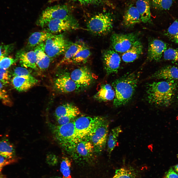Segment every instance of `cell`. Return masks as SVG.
I'll return each mask as SVG.
<instances>
[{
	"mask_svg": "<svg viewBox=\"0 0 178 178\" xmlns=\"http://www.w3.org/2000/svg\"><path fill=\"white\" fill-rule=\"evenodd\" d=\"M12 44L0 45V58L7 56L13 49Z\"/></svg>",
	"mask_w": 178,
	"mask_h": 178,
	"instance_id": "74e56055",
	"label": "cell"
},
{
	"mask_svg": "<svg viewBox=\"0 0 178 178\" xmlns=\"http://www.w3.org/2000/svg\"><path fill=\"white\" fill-rule=\"evenodd\" d=\"M46 161L48 164L52 166L55 165L58 162V158L56 156L51 154L48 155L46 158Z\"/></svg>",
	"mask_w": 178,
	"mask_h": 178,
	"instance_id": "60d3db41",
	"label": "cell"
},
{
	"mask_svg": "<svg viewBox=\"0 0 178 178\" xmlns=\"http://www.w3.org/2000/svg\"></svg>",
	"mask_w": 178,
	"mask_h": 178,
	"instance_id": "c3c4849f",
	"label": "cell"
},
{
	"mask_svg": "<svg viewBox=\"0 0 178 178\" xmlns=\"http://www.w3.org/2000/svg\"><path fill=\"white\" fill-rule=\"evenodd\" d=\"M139 76V73H128L112 83L115 92L113 102L115 107L124 105L130 101L137 87Z\"/></svg>",
	"mask_w": 178,
	"mask_h": 178,
	"instance_id": "7a4b0ae2",
	"label": "cell"
},
{
	"mask_svg": "<svg viewBox=\"0 0 178 178\" xmlns=\"http://www.w3.org/2000/svg\"><path fill=\"white\" fill-rule=\"evenodd\" d=\"M165 35L171 41L178 44V21H175L169 26Z\"/></svg>",
	"mask_w": 178,
	"mask_h": 178,
	"instance_id": "f546056e",
	"label": "cell"
},
{
	"mask_svg": "<svg viewBox=\"0 0 178 178\" xmlns=\"http://www.w3.org/2000/svg\"><path fill=\"white\" fill-rule=\"evenodd\" d=\"M174 167L175 171L178 173V164L175 165Z\"/></svg>",
	"mask_w": 178,
	"mask_h": 178,
	"instance_id": "f6af8a7d",
	"label": "cell"
},
{
	"mask_svg": "<svg viewBox=\"0 0 178 178\" xmlns=\"http://www.w3.org/2000/svg\"><path fill=\"white\" fill-rule=\"evenodd\" d=\"M167 48L166 44L162 41L157 39L151 40L148 44V59L150 61H159L163 53Z\"/></svg>",
	"mask_w": 178,
	"mask_h": 178,
	"instance_id": "4fadbf2b",
	"label": "cell"
},
{
	"mask_svg": "<svg viewBox=\"0 0 178 178\" xmlns=\"http://www.w3.org/2000/svg\"><path fill=\"white\" fill-rule=\"evenodd\" d=\"M104 67L108 75L117 73L119 68L121 58L117 52L114 50H105L102 55Z\"/></svg>",
	"mask_w": 178,
	"mask_h": 178,
	"instance_id": "8fae6325",
	"label": "cell"
},
{
	"mask_svg": "<svg viewBox=\"0 0 178 178\" xmlns=\"http://www.w3.org/2000/svg\"><path fill=\"white\" fill-rule=\"evenodd\" d=\"M115 96L114 91L111 86L109 84H105L101 86L94 97L99 101H107L114 99Z\"/></svg>",
	"mask_w": 178,
	"mask_h": 178,
	"instance_id": "cb8c5ba5",
	"label": "cell"
},
{
	"mask_svg": "<svg viewBox=\"0 0 178 178\" xmlns=\"http://www.w3.org/2000/svg\"><path fill=\"white\" fill-rule=\"evenodd\" d=\"M34 50L37 66L41 70H45L48 67L51 59L45 52L44 42L35 47Z\"/></svg>",
	"mask_w": 178,
	"mask_h": 178,
	"instance_id": "ac0fdd59",
	"label": "cell"
},
{
	"mask_svg": "<svg viewBox=\"0 0 178 178\" xmlns=\"http://www.w3.org/2000/svg\"><path fill=\"white\" fill-rule=\"evenodd\" d=\"M153 6L156 9L167 10L171 7L173 0H152Z\"/></svg>",
	"mask_w": 178,
	"mask_h": 178,
	"instance_id": "d6a6232c",
	"label": "cell"
},
{
	"mask_svg": "<svg viewBox=\"0 0 178 178\" xmlns=\"http://www.w3.org/2000/svg\"><path fill=\"white\" fill-rule=\"evenodd\" d=\"M138 36L135 33H114L111 37V46L116 52L123 53L129 50L138 40Z\"/></svg>",
	"mask_w": 178,
	"mask_h": 178,
	"instance_id": "30bf717a",
	"label": "cell"
},
{
	"mask_svg": "<svg viewBox=\"0 0 178 178\" xmlns=\"http://www.w3.org/2000/svg\"><path fill=\"white\" fill-rule=\"evenodd\" d=\"M84 45L77 43H70L64 54L63 57L58 64V66L71 63L74 56Z\"/></svg>",
	"mask_w": 178,
	"mask_h": 178,
	"instance_id": "d4e9b609",
	"label": "cell"
},
{
	"mask_svg": "<svg viewBox=\"0 0 178 178\" xmlns=\"http://www.w3.org/2000/svg\"><path fill=\"white\" fill-rule=\"evenodd\" d=\"M136 7L140 16L141 22L147 23L151 22V14L149 0H137Z\"/></svg>",
	"mask_w": 178,
	"mask_h": 178,
	"instance_id": "603a6c76",
	"label": "cell"
},
{
	"mask_svg": "<svg viewBox=\"0 0 178 178\" xmlns=\"http://www.w3.org/2000/svg\"><path fill=\"white\" fill-rule=\"evenodd\" d=\"M71 162L67 157H62L61 163L60 171L63 176V178H70Z\"/></svg>",
	"mask_w": 178,
	"mask_h": 178,
	"instance_id": "4dcf8cb0",
	"label": "cell"
},
{
	"mask_svg": "<svg viewBox=\"0 0 178 178\" xmlns=\"http://www.w3.org/2000/svg\"><path fill=\"white\" fill-rule=\"evenodd\" d=\"M91 55L89 49L85 46L74 56L71 63H85Z\"/></svg>",
	"mask_w": 178,
	"mask_h": 178,
	"instance_id": "f1b7e54d",
	"label": "cell"
},
{
	"mask_svg": "<svg viewBox=\"0 0 178 178\" xmlns=\"http://www.w3.org/2000/svg\"><path fill=\"white\" fill-rule=\"evenodd\" d=\"M70 76L80 87L89 86L93 79L91 72L86 66L74 69L71 72Z\"/></svg>",
	"mask_w": 178,
	"mask_h": 178,
	"instance_id": "7c38bea8",
	"label": "cell"
},
{
	"mask_svg": "<svg viewBox=\"0 0 178 178\" xmlns=\"http://www.w3.org/2000/svg\"><path fill=\"white\" fill-rule=\"evenodd\" d=\"M10 76L7 69L0 68V81L3 85L9 83Z\"/></svg>",
	"mask_w": 178,
	"mask_h": 178,
	"instance_id": "f35d334b",
	"label": "cell"
},
{
	"mask_svg": "<svg viewBox=\"0 0 178 178\" xmlns=\"http://www.w3.org/2000/svg\"><path fill=\"white\" fill-rule=\"evenodd\" d=\"M45 31L52 34H56L68 30L73 28L68 21L59 19L49 20L43 26Z\"/></svg>",
	"mask_w": 178,
	"mask_h": 178,
	"instance_id": "2e32d148",
	"label": "cell"
},
{
	"mask_svg": "<svg viewBox=\"0 0 178 178\" xmlns=\"http://www.w3.org/2000/svg\"><path fill=\"white\" fill-rule=\"evenodd\" d=\"M17 160L16 158H8L0 156V173L4 167L16 162Z\"/></svg>",
	"mask_w": 178,
	"mask_h": 178,
	"instance_id": "8d00e7d4",
	"label": "cell"
},
{
	"mask_svg": "<svg viewBox=\"0 0 178 178\" xmlns=\"http://www.w3.org/2000/svg\"><path fill=\"white\" fill-rule=\"evenodd\" d=\"M54 19L68 21L75 28L77 23L72 15L69 7L65 4L58 5L49 7L42 12L39 20V25L42 27L47 22Z\"/></svg>",
	"mask_w": 178,
	"mask_h": 178,
	"instance_id": "277c9868",
	"label": "cell"
},
{
	"mask_svg": "<svg viewBox=\"0 0 178 178\" xmlns=\"http://www.w3.org/2000/svg\"><path fill=\"white\" fill-rule=\"evenodd\" d=\"M151 78L156 79L178 81V68L174 66H167L156 71Z\"/></svg>",
	"mask_w": 178,
	"mask_h": 178,
	"instance_id": "e0dca14e",
	"label": "cell"
},
{
	"mask_svg": "<svg viewBox=\"0 0 178 178\" xmlns=\"http://www.w3.org/2000/svg\"><path fill=\"white\" fill-rule=\"evenodd\" d=\"M164 178H178V175L172 168L170 169Z\"/></svg>",
	"mask_w": 178,
	"mask_h": 178,
	"instance_id": "ee69618b",
	"label": "cell"
},
{
	"mask_svg": "<svg viewBox=\"0 0 178 178\" xmlns=\"http://www.w3.org/2000/svg\"><path fill=\"white\" fill-rule=\"evenodd\" d=\"M14 76H24L32 75L31 71L26 68L18 67L15 68L14 71Z\"/></svg>",
	"mask_w": 178,
	"mask_h": 178,
	"instance_id": "d590c367",
	"label": "cell"
},
{
	"mask_svg": "<svg viewBox=\"0 0 178 178\" xmlns=\"http://www.w3.org/2000/svg\"><path fill=\"white\" fill-rule=\"evenodd\" d=\"M76 117L73 116H63L56 118L59 125H62L69 123L74 120Z\"/></svg>",
	"mask_w": 178,
	"mask_h": 178,
	"instance_id": "ab89813d",
	"label": "cell"
},
{
	"mask_svg": "<svg viewBox=\"0 0 178 178\" xmlns=\"http://www.w3.org/2000/svg\"><path fill=\"white\" fill-rule=\"evenodd\" d=\"M17 59L10 57L5 56L0 58V68L7 69L15 63Z\"/></svg>",
	"mask_w": 178,
	"mask_h": 178,
	"instance_id": "e575fe53",
	"label": "cell"
},
{
	"mask_svg": "<svg viewBox=\"0 0 178 178\" xmlns=\"http://www.w3.org/2000/svg\"><path fill=\"white\" fill-rule=\"evenodd\" d=\"M62 178L60 177H53V178Z\"/></svg>",
	"mask_w": 178,
	"mask_h": 178,
	"instance_id": "7dc6e473",
	"label": "cell"
},
{
	"mask_svg": "<svg viewBox=\"0 0 178 178\" xmlns=\"http://www.w3.org/2000/svg\"><path fill=\"white\" fill-rule=\"evenodd\" d=\"M11 81L14 88L20 92L28 90L36 85L38 82V80L32 75L14 76Z\"/></svg>",
	"mask_w": 178,
	"mask_h": 178,
	"instance_id": "9a60e30c",
	"label": "cell"
},
{
	"mask_svg": "<svg viewBox=\"0 0 178 178\" xmlns=\"http://www.w3.org/2000/svg\"><path fill=\"white\" fill-rule=\"evenodd\" d=\"M104 117L99 116H83L73 120L78 139H85L95 126Z\"/></svg>",
	"mask_w": 178,
	"mask_h": 178,
	"instance_id": "9c48e42d",
	"label": "cell"
},
{
	"mask_svg": "<svg viewBox=\"0 0 178 178\" xmlns=\"http://www.w3.org/2000/svg\"><path fill=\"white\" fill-rule=\"evenodd\" d=\"M3 84L0 81V99H5L8 96L6 90L4 89Z\"/></svg>",
	"mask_w": 178,
	"mask_h": 178,
	"instance_id": "7bdbcfd3",
	"label": "cell"
},
{
	"mask_svg": "<svg viewBox=\"0 0 178 178\" xmlns=\"http://www.w3.org/2000/svg\"><path fill=\"white\" fill-rule=\"evenodd\" d=\"M73 120L64 125L55 126L53 129L55 139L64 149L74 141L79 139L77 135Z\"/></svg>",
	"mask_w": 178,
	"mask_h": 178,
	"instance_id": "8992f818",
	"label": "cell"
},
{
	"mask_svg": "<svg viewBox=\"0 0 178 178\" xmlns=\"http://www.w3.org/2000/svg\"><path fill=\"white\" fill-rule=\"evenodd\" d=\"M177 87V81L174 80L149 84L146 88L147 100L151 104L155 106H168L172 102Z\"/></svg>",
	"mask_w": 178,
	"mask_h": 178,
	"instance_id": "6da1fadb",
	"label": "cell"
},
{
	"mask_svg": "<svg viewBox=\"0 0 178 178\" xmlns=\"http://www.w3.org/2000/svg\"><path fill=\"white\" fill-rule=\"evenodd\" d=\"M163 53L164 59L178 64V49L169 48L166 49Z\"/></svg>",
	"mask_w": 178,
	"mask_h": 178,
	"instance_id": "1f68e13d",
	"label": "cell"
},
{
	"mask_svg": "<svg viewBox=\"0 0 178 178\" xmlns=\"http://www.w3.org/2000/svg\"><path fill=\"white\" fill-rule=\"evenodd\" d=\"M16 56L18 59L19 60L22 67L34 69L37 68L35 61V53L34 50L20 51L17 53Z\"/></svg>",
	"mask_w": 178,
	"mask_h": 178,
	"instance_id": "ffe728a7",
	"label": "cell"
},
{
	"mask_svg": "<svg viewBox=\"0 0 178 178\" xmlns=\"http://www.w3.org/2000/svg\"><path fill=\"white\" fill-rule=\"evenodd\" d=\"M133 174L129 169L124 168L116 170L115 174L112 178H133Z\"/></svg>",
	"mask_w": 178,
	"mask_h": 178,
	"instance_id": "836d02e7",
	"label": "cell"
},
{
	"mask_svg": "<svg viewBox=\"0 0 178 178\" xmlns=\"http://www.w3.org/2000/svg\"><path fill=\"white\" fill-rule=\"evenodd\" d=\"M69 43L63 35L50 33L44 42V51L51 59L64 54Z\"/></svg>",
	"mask_w": 178,
	"mask_h": 178,
	"instance_id": "52a82bcc",
	"label": "cell"
},
{
	"mask_svg": "<svg viewBox=\"0 0 178 178\" xmlns=\"http://www.w3.org/2000/svg\"><path fill=\"white\" fill-rule=\"evenodd\" d=\"M80 112L77 106L71 103H67L58 107L55 110V115L56 118L66 116L76 117Z\"/></svg>",
	"mask_w": 178,
	"mask_h": 178,
	"instance_id": "7402d4cb",
	"label": "cell"
},
{
	"mask_svg": "<svg viewBox=\"0 0 178 178\" xmlns=\"http://www.w3.org/2000/svg\"><path fill=\"white\" fill-rule=\"evenodd\" d=\"M0 178H7L4 175L0 174Z\"/></svg>",
	"mask_w": 178,
	"mask_h": 178,
	"instance_id": "bcb514c9",
	"label": "cell"
},
{
	"mask_svg": "<svg viewBox=\"0 0 178 178\" xmlns=\"http://www.w3.org/2000/svg\"><path fill=\"white\" fill-rule=\"evenodd\" d=\"M64 150L78 163H90L94 158L93 145L90 141L85 139H78L74 141Z\"/></svg>",
	"mask_w": 178,
	"mask_h": 178,
	"instance_id": "3957f363",
	"label": "cell"
},
{
	"mask_svg": "<svg viewBox=\"0 0 178 178\" xmlns=\"http://www.w3.org/2000/svg\"><path fill=\"white\" fill-rule=\"evenodd\" d=\"M54 86L58 91L65 93L73 92L80 87L67 75L57 78L54 81Z\"/></svg>",
	"mask_w": 178,
	"mask_h": 178,
	"instance_id": "5bb4252c",
	"label": "cell"
},
{
	"mask_svg": "<svg viewBox=\"0 0 178 178\" xmlns=\"http://www.w3.org/2000/svg\"><path fill=\"white\" fill-rule=\"evenodd\" d=\"M77 1L81 4L88 5L91 4H97L101 2V0H72Z\"/></svg>",
	"mask_w": 178,
	"mask_h": 178,
	"instance_id": "b9f144b4",
	"label": "cell"
},
{
	"mask_svg": "<svg viewBox=\"0 0 178 178\" xmlns=\"http://www.w3.org/2000/svg\"><path fill=\"white\" fill-rule=\"evenodd\" d=\"M141 22L140 15L135 6L131 5L127 9L124 15L123 23L126 27L132 26Z\"/></svg>",
	"mask_w": 178,
	"mask_h": 178,
	"instance_id": "44dd1931",
	"label": "cell"
},
{
	"mask_svg": "<svg viewBox=\"0 0 178 178\" xmlns=\"http://www.w3.org/2000/svg\"><path fill=\"white\" fill-rule=\"evenodd\" d=\"M143 51L142 44L140 41L138 39L129 50L123 53L122 59L126 63L133 62L143 54Z\"/></svg>",
	"mask_w": 178,
	"mask_h": 178,
	"instance_id": "d6986e66",
	"label": "cell"
},
{
	"mask_svg": "<svg viewBox=\"0 0 178 178\" xmlns=\"http://www.w3.org/2000/svg\"><path fill=\"white\" fill-rule=\"evenodd\" d=\"M50 34L45 31L33 33L28 39L27 47L30 49H34L38 45L44 42Z\"/></svg>",
	"mask_w": 178,
	"mask_h": 178,
	"instance_id": "484cf974",
	"label": "cell"
},
{
	"mask_svg": "<svg viewBox=\"0 0 178 178\" xmlns=\"http://www.w3.org/2000/svg\"><path fill=\"white\" fill-rule=\"evenodd\" d=\"M15 151L14 145L9 139L4 138L0 140V156L8 158L15 157Z\"/></svg>",
	"mask_w": 178,
	"mask_h": 178,
	"instance_id": "4316f807",
	"label": "cell"
},
{
	"mask_svg": "<svg viewBox=\"0 0 178 178\" xmlns=\"http://www.w3.org/2000/svg\"><path fill=\"white\" fill-rule=\"evenodd\" d=\"M122 132L121 128L119 126L113 128L110 132L107 139V152L109 155L118 144V138L120 134Z\"/></svg>",
	"mask_w": 178,
	"mask_h": 178,
	"instance_id": "83f0119b",
	"label": "cell"
},
{
	"mask_svg": "<svg viewBox=\"0 0 178 178\" xmlns=\"http://www.w3.org/2000/svg\"><path fill=\"white\" fill-rule=\"evenodd\" d=\"M87 27L94 34L104 35L108 33L113 27L112 20L107 13H100L92 17L88 21Z\"/></svg>",
	"mask_w": 178,
	"mask_h": 178,
	"instance_id": "ba28073f",
	"label": "cell"
},
{
	"mask_svg": "<svg viewBox=\"0 0 178 178\" xmlns=\"http://www.w3.org/2000/svg\"><path fill=\"white\" fill-rule=\"evenodd\" d=\"M109 125V121L104 117L85 139L92 143L96 153H100L105 148L108 136Z\"/></svg>",
	"mask_w": 178,
	"mask_h": 178,
	"instance_id": "5b68a950",
	"label": "cell"
}]
</instances>
